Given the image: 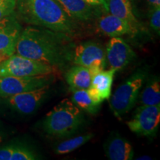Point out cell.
Segmentation results:
<instances>
[{
  "instance_id": "e0dca14e",
  "label": "cell",
  "mask_w": 160,
  "mask_h": 160,
  "mask_svg": "<svg viewBox=\"0 0 160 160\" xmlns=\"http://www.w3.org/2000/svg\"><path fill=\"white\" fill-rule=\"evenodd\" d=\"M107 4L110 13L125 20L137 29V20L133 14L131 0H107Z\"/></svg>"
},
{
  "instance_id": "2e32d148",
  "label": "cell",
  "mask_w": 160,
  "mask_h": 160,
  "mask_svg": "<svg viewBox=\"0 0 160 160\" xmlns=\"http://www.w3.org/2000/svg\"><path fill=\"white\" fill-rule=\"evenodd\" d=\"M65 79L72 91L87 90L91 85L92 75L88 68L75 65L66 72Z\"/></svg>"
},
{
  "instance_id": "f546056e",
  "label": "cell",
  "mask_w": 160,
  "mask_h": 160,
  "mask_svg": "<svg viewBox=\"0 0 160 160\" xmlns=\"http://www.w3.org/2000/svg\"><path fill=\"white\" fill-rule=\"evenodd\" d=\"M131 1H133V0H131Z\"/></svg>"
},
{
  "instance_id": "3957f363",
  "label": "cell",
  "mask_w": 160,
  "mask_h": 160,
  "mask_svg": "<svg viewBox=\"0 0 160 160\" xmlns=\"http://www.w3.org/2000/svg\"><path fill=\"white\" fill-rule=\"evenodd\" d=\"M83 122L81 109L64 99L46 114L43 129L47 134L56 137H65L72 134Z\"/></svg>"
},
{
  "instance_id": "4316f807",
  "label": "cell",
  "mask_w": 160,
  "mask_h": 160,
  "mask_svg": "<svg viewBox=\"0 0 160 160\" xmlns=\"http://www.w3.org/2000/svg\"><path fill=\"white\" fill-rule=\"evenodd\" d=\"M100 5H102L104 7L106 11H108V4H107V0H99Z\"/></svg>"
},
{
  "instance_id": "30bf717a",
  "label": "cell",
  "mask_w": 160,
  "mask_h": 160,
  "mask_svg": "<svg viewBox=\"0 0 160 160\" xmlns=\"http://www.w3.org/2000/svg\"><path fill=\"white\" fill-rule=\"evenodd\" d=\"M22 30L15 13L0 22V63L15 53Z\"/></svg>"
},
{
  "instance_id": "ba28073f",
  "label": "cell",
  "mask_w": 160,
  "mask_h": 160,
  "mask_svg": "<svg viewBox=\"0 0 160 160\" xmlns=\"http://www.w3.org/2000/svg\"><path fill=\"white\" fill-rule=\"evenodd\" d=\"M160 123V105H141L135 111L133 118L127 122L129 129L139 136L153 137Z\"/></svg>"
},
{
  "instance_id": "d4e9b609",
  "label": "cell",
  "mask_w": 160,
  "mask_h": 160,
  "mask_svg": "<svg viewBox=\"0 0 160 160\" xmlns=\"http://www.w3.org/2000/svg\"><path fill=\"white\" fill-rule=\"evenodd\" d=\"M150 8L160 7V0H146Z\"/></svg>"
},
{
  "instance_id": "52a82bcc",
  "label": "cell",
  "mask_w": 160,
  "mask_h": 160,
  "mask_svg": "<svg viewBox=\"0 0 160 160\" xmlns=\"http://www.w3.org/2000/svg\"><path fill=\"white\" fill-rule=\"evenodd\" d=\"M54 79L53 74L32 77L0 76V97L8 98L18 93L51 85Z\"/></svg>"
},
{
  "instance_id": "8fae6325",
  "label": "cell",
  "mask_w": 160,
  "mask_h": 160,
  "mask_svg": "<svg viewBox=\"0 0 160 160\" xmlns=\"http://www.w3.org/2000/svg\"><path fill=\"white\" fill-rule=\"evenodd\" d=\"M106 59L111 69L121 71L137 57L131 47L122 38L111 37L106 46Z\"/></svg>"
},
{
  "instance_id": "277c9868",
  "label": "cell",
  "mask_w": 160,
  "mask_h": 160,
  "mask_svg": "<svg viewBox=\"0 0 160 160\" xmlns=\"http://www.w3.org/2000/svg\"><path fill=\"white\" fill-rule=\"evenodd\" d=\"M147 74L148 70L145 68L138 69L111 95L110 108L117 119H121L134 107Z\"/></svg>"
},
{
  "instance_id": "d6986e66",
  "label": "cell",
  "mask_w": 160,
  "mask_h": 160,
  "mask_svg": "<svg viewBox=\"0 0 160 160\" xmlns=\"http://www.w3.org/2000/svg\"><path fill=\"white\" fill-rule=\"evenodd\" d=\"M72 102L79 109L83 110L91 114L97 113L101 104H98L91 99L87 90H76L73 91L71 97Z\"/></svg>"
},
{
  "instance_id": "ffe728a7",
  "label": "cell",
  "mask_w": 160,
  "mask_h": 160,
  "mask_svg": "<svg viewBox=\"0 0 160 160\" xmlns=\"http://www.w3.org/2000/svg\"><path fill=\"white\" fill-rule=\"evenodd\" d=\"M93 137V133H87V134L78 136L73 139L65 140L62 142L57 146L55 149L56 153L57 154H67L79 148V147L85 145Z\"/></svg>"
},
{
  "instance_id": "f1b7e54d",
  "label": "cell",
  "mask_w": 160,
  "mask_h": 160,
  "mask_svg": "<svg viewBox=\"0 0 160 160\" xmlns=\"http://www.w3.org/2000/svg\"><path fill=\"white\" fill-rule=\"evenodd\" d=\"M2 142V137L1 136H0V143H1Z\"/></svg>"
},
{
  "instance_id": "484cf974",
  "label": "cell",
  "mask_w": 160,
  "mask_h": 160,
  "mask_svg": "<svg viewBox=\"0 0 160 160\" xmlns=\"http://www.w3.org/2000/svg\"><path fill=\"white\" fill-rule=\"evenodd\" d=\"M86 2H88L90 5H100V2L99 0H85Z\"/></svg>"
},
{
  "instance_id": "6da1fadb",
  "label": "cell",
  "mask_w": 160,
  "mask_h": 160,
  "mask_svg": "<svg viewBox=\"0 0 160 160\" xmlns=\"http://www.w3.org/2000/svg\"><path fill=\"white\" fill-rule=\"evenodd\" d=\"M70 39L65 33L28 26L22 30L15 53L59 68L71 61Z\"/></svg>"
},
{
  "instance_id": "9a60e30c",
  "label": "cell",
  "mask_w": 160,
  "mask_h": 160,
  "mask_svg": "<svg viewBox=\"0 0 160 160\" xmlns=\"http://www.w3.org/2000/svg\"><path fill=\"white\" fill-rule=\"evenodd\" d=\"M105 152L111 160H131L134 155L131 144L119 135L113 136L108 141Z\"/></svg>"
},
{
  "instance_id": "7402d4cb",
  "label": "cell",
  "mask_w": 160,
  "mask_h": 160,
  "mask_svg": "<svg viewBox=\"0 0 160 160\" xmlns=\"http://www.w3.org/2000/svg\"><path fill=\"white\" fill-rule=\"evenodd\" d=\"M17 0H0V22L14 14Z\"/></svg>"
},
{
  "instance_id": "7a4b0ae2",
  "label": "cell",
  "mask_w": 160,
  "mask_h": 160,
  "mask_svg": "<svg viewBox=\"0 0 160 160\" xmlns=\"http://www.w3.org/2000/svg\"><path fill=\"white\" fill-rule=\"evenodd\" d=\"M15 15L28 25L65 33L75 34L77 26L55 0H17Z\"/></svg>"
},
{
  "instance_id": "5bb4252c",
  "label": "cell",
  "mask_w": 160,
  "mask_h": 160,
  "mask_svg": "<svg viewBox=\"0 0 160 160\" xmlns=\"http://www.w3.org/2000/svg\"><path fill=\"white\" fill-rule=\"evenodd\" d=\"M66 13L73 19L89 21L94 17L93 6L85 0H55Z\"/></svg>"
},
{
  "instance_id": "8992f818",
  "label": "cell",
  "mask_w": 160,
  "mask_h": 160,
  "mask_svg": "<svg viewBox=\"0 0 160 160\" xmlns=\"http://www.w3.org/2000/svg\"><path fill=\"white\" fill-rule=\"evenodd\" d=\"M71 61L74 65L88 69L93 77L105 68L107 62L105 50L95 42H85L73 48Z\"/></svg>"
},
{
  "instance_id": "ac0fdd59",
  "label": "cell",
  "mask_w": 160,
  "mask_h": 160,
  "mask_svg": "<svg viewBox=\"0 0 160 160\" xmlns=\"http://www.w3.org/2000/svg\"><path fill=\"white\" fill-rule=\"evenodd\" d=\"M142 105H160V81L157 76H152L148 79L145 87L139 97Z\"/></svg>"
},
{
  "instance_id": "5b68a950",
  "label": "cell",
  "mask_w": 160,
  "mask_h": 160,
  "mask_svg": "<svg viewBox=\"0 0 160 160\" xmlns=\"http://www.w3.org/2000/svg\"><path fill=\"white\" fill-rule=\"evenodd\" d=\"M57 68L53 66L14 53L0 63V76L32 77L38 75L54 74Z\"/></svg>"
},
{
  "instance_id": "9c48e42d",
  "label": "cell",
  "mask_w": 160,
  "mask_h": 160,
  "mask_svg": "<svg viewBox=\"0 0 160 160\" xmlns=\"http://www.w3.org/2000/svg\"><path fill=\"white\" fill-rule=\"evenodd\" d=\"M50 86L51 85H45L6 98L8 105L21 114H31L45 100L49 92Z\"/></svg>"
},
{
  "instance_id": "7c38bea8",
  "label": "cell",
  "mask_w": 160,
  "mask_h": 160,
  "mask_svg": "<svg viewBox=\"0 0 160 160\" xmlns=\"http://www.w3.org/2000/svg\"><path fill=\"white\" fill-rule=\"evenodd\" d=\"M115 70L102 71L92 77L91 85L87 89L88 95L93 102L101 104L108 99L111 95V88L114 77Z\"/></svg>"
},
{
  "instance_id": "cb8c5ba5",
  "label": "cell",
  "mask_w": 160,
  "mask_h": 160,
  "mask_svg": "<svg viewBox=\"0 0 160 160\" xmlns=\"http://www.w3.org/2000/svg\"><path fill=\"white\" fill-rule=\"evenodd\" d=\"M15 145H9L0 148V160H11Z\"/></svg>"
},
{
  "instance_id": "603a6c76",
  "label": "cell",
  "mask_w": 160,
  "mask_h": 160,
  "mask_svg": "<svg viewBox=\"0 0 160 160\" xmlns=\"http://www.w3.org/2000/svg\"><path fill=\"white\" fill-rule=\"evenodd\" d=\"M149 22L150 26L153 31L157 32L158 35L160 33V7L150 8L149 10Z\"/></svg>"
},
{
  "instance_id": "4fadbf2b",
  "label": "cell",
  "mask_w": 160,
  "mask_h": 160,
  "mask_svg": "<svg viewBox=\"0 0 160 160\" xmlns=\"http://www.w3.org/2000/svg\"><path fill=\"white\" fill-rule=\"evenodd\" d=\"M97 27L99 32L110 37H122L137 31L127 21L111 13L100 17L97 20Z\"/></svg>"
},
{
  "instance_id": "83f0119b",
  "label": "cell",
  "mask_w": 160,
  "mask_h": 160,
  "mask_svg": "<svg viewBox=\"0 0 160 160\" xmlns=\"http://www.w3.org/2000/svg\"><path fill=\"white\" fill-rule=\"evenodd\" d=\"M151 158L150 157H142L139 158H137V159H151Z\"/></svg>"
},
{
  "instance_id": "44dd1931",
  "label": "cell",
  "mask_w": 160,
  "mask_h": 160,
  "mask_svg": "<svg viewBox=\"0 0 160 160\" xmlns=\"http://www.w3.org/2000/svg\"><path fill=\"white\" fill-rule=\"evenodd\" d=\"M38 159L34 152L23 146H16L12 153L11 160H34Z\"/></svg>"
}]
</instances>
